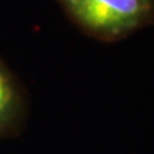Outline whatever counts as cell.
Instances as JSON below:
<instances>
[{
  "label": "cell",
  "instance_id": "obj_1",
  "mask_svg": "<svg viewBox=\"0 0 154 154\" xmlns=\"http://www.w3.org/2000/svg\"><path fill=\"white\" fill-rule=\"evenodd\" d=\"M82 32L116 42L154 23V0H57Z\"/></svg>",
  "mask_w": 154,
  "mask_h": 154
},
{
  "label": "cell",
  "instance_id": "obj_2",
  "mask_svg": "<svg viewBox=\"0 0 154 154\" xmlns=\"http://www.w3.org/2000/svg\"><path fill=\"white\" fill-rule=\"evenodd\" d=\"M25 112V102L15 77L0 60V137L16 130Z\"/></svg>",
  "mask_w": 154,
  "mask_h": 154
}]
</instances>
